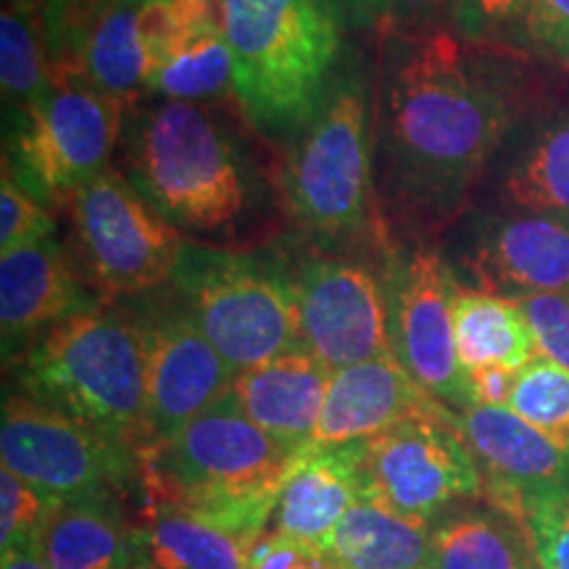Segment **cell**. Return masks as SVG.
Returning a JSON list of instances; mask_svg holds the SVG:
<instances>
[{"label":"cell","mask_w":569,"mask_h":569,"mask_svg":"<svg viewBox=\"0 0 569 569\" xmlns=\"http://www.w3.org/2000/svg\"><path fill=\"white\" fill-rule=\"evenodd\" d=\"M507 46L459 32H382L375 92V209L382 248L438 240L469 211L538 84Z\"/></svg>","instance_id":"cell-1"},{"label":"cell","mask_w":569,"mask_h":569,"mask_svg":"<svg viewBox=\"0 0 569 569\" xmlns=\"http://www.w3.org/2000/svg\"><path fill=\"white\" fill-rule=\"evenodd\" d=\"M117 169L193 243L224 248L272 211V184L219 103L140 98L124 109Z\"/></svg>","instance_id":"cell-2"},{"label":"cell","mask_w":569,"mask_h":569,"mask_svg":"<svg viewBox=\"0 0 569 569\" xmlns=\"http://www.w3.org/2000/svg\"><path fill=\"white\" fill-rule=\"evenodd\" d=\"M375 92L377 67L346 48L317 111L282 151L277 188L284 213L319 248L369 243L382 251L375 209Z\"/></svg>","instance_id":"cell-3"},{"label":"cell","mask_w":569,"mask_h":569,"mask_svg":"<svg viewBox=\"0 0 569 569\" xmlns=\"http://www.w3.org/2000/svg\"><path fill=\"white\" fill-rule=\"evenodd\" d=\"M311 451L282 446L230 393L174 436L140 448V501L201 511L256 546L269 532L284 482Z\"/></svg>","instance_id":"cell-4"},{"label":"cell","mask_w":569,"mask_h":569,"mask_svg":"<svg viewBox=\"0 0 569 569\" xmlns=\"http://www.w3.org/2000/svg\"><path fill=\"white\" fill-rule=\"evenodd\" d=\"M232 98L280 151L303 130L343 61L346 27L325 0H222Z\"/></svg>","instance_id":"cell-5"},{"label":"cell","mask_w":569,"mask_h":569,"mask_svg":"<svg viewBox=\"0 0 569 569\" xmlns=\"http://www.w3.org/2000/svg\"><path fill=\"white\" fill-rule=\"evenodd\" d=\"M13 390L122 440L151 446L146 351L117 303L71 317L34 338L11 365Z\"/></svg>","instance_id":"cell-6"},{"label":"cell","mask_w":569,"mask_h":569,"mask_svg":"<svg viewBox=\"0 0 569 569\" xmlns=\"http://www.w3.org/2000/svg\"><path fill=\"white\" fill-rule=\"evenodd\" d=\"M172 288L234 375L303 348L293 288L280 256L188 240Z\"/></svg>","instance_id":"cell-7"},{"label":"cell","mask_w":569,"mask_h":569,"mask_svg":"<svg viewBox=\"0 0 569 569\" xmlns=\"http://www.w3.org/2000/svg\"><path fill=\"white\" fill-rule=\"evenodd\" d=\"M124 106L74 71H53L48 98L6 122L3 169L46 209L67 211L111 167Z\"/></svg>","instance_id":"cell-8"},{"label":"cell","mask_w":569,"mask_h":569,"mask_svg":"<svg viewBox=\"0 0 569 569\" xmlns=\"http://www.w3.org/2000/svg\"><path fill=\"white\" fill-rule=\"evenodd\" d=\"M71 256L106 303H122L172 284L188 240L130 180L109 167L67 209Z\"/></svg>","instance_id":"cell-9"},{"label":"cell","mask_w":569,"mask_h":569,"mask_svg":"<svg viewBox=\"0 0 569 569\" xmlns=\"http://www.w3.org/2000/svg\"><path fill=\"white\" fill-rule=\"evenodd\" d=\"M0 457L6 469L56 501H140V453L132 446L19 390L3 396Z\"/></svg>","instance_id":"cell-10"},{"label":"cell","mask_w":569,"mask_h":569,"mask_svg":"<svg viewBox=\"0 0 569 569\" xmlns=\"http://www.w3.org/2000/svg\"><path fill=\"white\" fill-rule=\"evenodd\" d=\"M390 353L432 398L457 415L475 407L453 340L459 280L436 240H393L380 251Z\"/></svg>","instance_id":"cell-11"},{"label":"cell","mask_w":569,"mask_h":569,"mask_svg":"<svg viewBox=\"0 0 569 569\" xmlns=\"http://www.w3.org/2000/svg\"><path fill=\"white\" fill-rule=\"evenodd\" d=\"M284 261V259H282ZM301 343L332 372L390 353L380 261L343 251H309L284 261Z\"/></svg>","instance_id":"cell-12"},{"label":"cell","mask_w":569,"mask_h":569,"mask_svg":"<svg viewBox=\"0 0 569 569\" xmlns=\"http://www.w3.org/2000/svg\"><path fill=\"white\" fill-rule=\"evenodd\" d=\"M446 261L461 288L503 296H569V217L546 211H467L446 232Z\"/></svg>","instance_id":"cell-13"},{"label":"cell","mask_w":569,"mask_h":569,"mask_svg":"<svg viewBox=\"0 0 569 569\" xmlns=\"http://www.w3.org/2000/svg\"><path fill=\"white\" fill-rule=\"evenodd\" d=\"M361 478L365 496L425 525L486 498V482L459 436L457 417L411 419L361 440Z\"/></svg>","instance_id":"cell-14"},{"label":"cell","mask_w":569,"mask_h":569,"mask_svg":"<svg viewBox=\"0 0 569 569\" xmlns=\"http://www.w3.org/2000/svg\"><path fill=\"white\" fill-rule=\"evenodd\" d=\"M117 306L138 327L146 351L151 446L232 393L238 375L203 336L172 284Z\"/></svg>","instance_id":"cell-15"},{"label":"cell","mask_w":569,"mask_h":569,"mask_svg":"<svg viewBox=\"0 0 569 569\" xmlns=\"http://www.w3.org/2000/svg\"><path fill=\"white\" fill-rule=\"evenodd\" d=\"M457 430L478 461L490 507L522 517L540 503L569 498V443L546 436L509 407H472Z\"/></svg>","instance_id":"cell-16"},{"label":"cell","mask_w":569,"mask_h":569,"mask_svg":"<svg viewBox=\"0 0 569 569\" xmlns=\"http://www.w3.org/2000/svg\"><path fill=\"white\" fill-rule=\"evenodd\" d=\"M106 301L77 267L61 240L48 238L38 246L0 256V338L3 361L17 356L71 317L101 309Z\"/></svg>","instance_id":"cell-17"},{"label":"cell","mask_w":569,"mask_h":569,"mask_svg":"<svg viewBox=\"0 0 569 569\" xmlns=\"http://www.w3.org/2000/svg\"><path fill=\"white\" fill-rule=\"evenodd\" d=\"M457 411L432 398L393 353L338 369L319 425L315 448H338L377 438L411 419H453Z\"/></svg>","instance_id":"cell-18"},{"label":"cell","mask_w":569,"mask_h":569,"mask_svg":"<svg viewBox=\"0 0 569 569\" xmlns=\"http://www.w3.org/2000/svg\"><path fill=\"white\" fill-rule=\"evenodd\" d=\"M32 551L48 569H153L146 530L124 498L59 501Z\"/></svg>","instance_id":"cell-19"},{"label":"cell","mask_w":569,"mask_h":569,"mask_svg":"<svg viewBox=\"0 0 569 569\" xmlns=\"http://www.w3.org/2000/svg\"><path fill=\"white\" fill-rule=\"evenodd\" d=\"M332 369L296 348L234 377L232 398L246 417L293 451H311Z\"/></svg>","instance_id":"cell-20"},{"label":"cell","mask_w":569,"mask_h":569,"mask_svg":"<svg viewBox=\"0 0 569 569\" xmlns=\"http://www.w3.org/2000/svg\"><path fill=\"white\" fill-rule=\"evenodd\" d=\"M361 496V443L315 448L284 482L272 515V532L325 549L336 525Z\"/></svg>","instance_id":"cell-21"},{"label":"cell","mask_w":569,"mask_h":569,"mask_svg":"<svg viewBox=\"0 0 569 569\" xmlns=\"http://www.w3.org/2000/svg\"><path fill=\"white\" fill-rule=\"evenodd\" d=\"M522 122L503 142L501 206L569 217V111H536Z\"/></svg>","instance_id":"cell-22"},{"label":"cell","mask_w":569,"mask_h":569,"mask_svg":"<svg viewBox=\"0 0 569 569\" xmlns=\"http://www.w3.org/2000/svg\"><path fill=\"white\" fill-rule=\"evenodd\" d=\"M430 569H543L525 522L496 507H459L432 525Z\"/></svg>","instance_id":"cell-23"},{"label":"cell","mask_w":569,"mask_h":569,"mask_svg":"<svg viewBox=\"0 0 569 569\" xmlns=\"http://www.w3.org/2000/svg\"><path fill=\"white\" fill-rule=\"evenodd\" d=\"M138 519L153 569H251L253 543L219 519L169 501H140Z\"/></svg>","instance_id":"cell-24"},{"label":"cell","mask_w":569,"mask_h":569,"mask_svg":"<svg viewBox=\"0 0 569 569\" xmlns=\"http://www.w3.org/2000/svg\"><path fill=\"white\" fill-rule=\"evenodd\" d=\"M432 525L361 496L336 525L327 553L340 569H430Z\"/></svg>","instance_id":"cell-25"},{"label":"cell","mask_w":569,"mask_h":569,"mask_svg":"<svg viewBox=\"0 0 569 569\" xmlns=\"http://www.w3.org/2000/svg\"><path fill=\"white\" fill-rule=\"evenodd\" d=\"M453 340L467 372L480 367L525 369L538 356L536 338L517 301L461 288L453 296Z\"/></svg>","instance_id":"cell-26"},{"label":"cell","mask_w":569,"mask_h":569,"mask_svg":"<svg viewBox=\"0 0 569 569\" xmlns=\"http://www.w3.org/2000/svg\"><path fill=\"white\" fill-rule=\"evenodd\" d=\"M53 84L48 51L46 3L40 0H3L0 13V88L3 117H27L46 101Z\"/></svg>","instance_id":"cell-27"},{"label":"cell","mask_w":569,"mask_h":569,"mask_svg":"<svg viewBox=\"0 0 569 569\" xmlns=\"http://www.w3.org/2000/svg\"><path fill=\"white\" fill-rule=\"evenodd\" d=\"M148 96L184 103H222L232 96V53L224 24L198 32L161 59Z\"/></svg>","instance_id":"cell-28"},{"label":"cell","mask_w":569,"mask_h":569,"mask_svg":"<svg viewBox=\"0 0 569 569\" xmlns=\"http://www.w3.org/2000/svg\"><path fill=\"white\" fill-rule=\"evenodd\" d=\"M509 409L546 436L569 443V369L536 356L519 369Z\"/></svg>","instance_id":"cell-29"},{"label":"cell","mask_w":569,"mask_h":569,"mask_svg":"<svg viewBox=\"0 0 569 569\" xmlns=\"http://www.w3.org/2000/svg\"><path fill=\"white\" fill-rule=\"evenodd\" d=\"M56 503L11 469H0V551L32 549Z\"/></svg>","instance_id":"cell-30"},{"label":"cell","mask_w":569,"mask_h":569,"mask_svg":"<svg viewBox=\"0 0 569 569\" xmlns=\"http://www.w3.org/2000/svg\"><path fill=\"white\" fill-rule=\"evenodd\" d=\"M56 238V219L51 209L19 188V182L3 169L0 184V251L11 253L19 248L38 246Z\"/></svg>","instance_id":"cell-31"},{"label":"cell","mask_w":569,"mask_h":569,"mask_svg":"<svg viewBox=\"0 0 569 569\" xmlns=\"http://www.w3.org/2000/svg\"><path fill=\"white\" fill-rule=\"evenodd\" d=\"M515 51L569 63V0H522Z\"/></svg>","instance_id":"cell-32"},{"label":"cell","mask_w":569,"mask_h":569,"mask_svg":"<svg viewBox=\"0 0 569 569\" xmlns=\"http://www.w3.org/2000/svg\"><path fill=\"white\" fill-rule=\"evenodd\" d=\"M517 303L528 319L538 353L569 369V296H528L519 298Z\"/></svg>","instance_id":"cell-33"},{"label":"cell","mask_w":569,"mask_h":569,"mask_svg":"<svg viewBox=\"0 0 569 569\" xmlns=\"http://www.w3.org/2000/svg\"><path fill=\"white\" fill-rule=\"evenodd\" d=\"M522 0H461L453 32L465 40L515 48Z\"/></svg>","instance_id":"cell-34"},{"label":"cell","mask_w":569,"mask_h":569,"mask_svg":"<svg viewBox=\"0 0 569 569\" xmlns=\"http://www.w3.org/2000/svg\"><path fill=\"white\" fill-rule=\"evenodd\" d=\"M522 522L543 569H569V498L540 503Z\"/></svg>","instance_id":"cell-35"},{"label":"cell","mask_w":569,"mask_h":569,"mask_svg":"<svg viewBox=\"0 0 569 569\" xmlns=\"http://www.w3.org/2000/svg\"><path fill=\"white\" fill-rule=\"evenodd\" d=\"M251 569H340L327 549L269 530L253 546Z\"/></svg>","instance_id":"cell-36"},{"label":"cell","mask_w":569,"mask_h":569,"mask_svg":"<svg viewBox=\"0 0 569 569\" xmlns=\"http://www.w3.org/2000/svg\"><path fill=\"white\" fill-rule=\"evenodd\" d=\"M459 6L461 0H390L388 30H398V32L453 30V27H457Z\"/></svg>","instance_id":"cell-37"},{"label":"cell","mask_w":569,"mask_h":569,"mask_svg":"<svg viewBox=\"0 0 569 569\" xmlns=\"http://www.w3.org/2000/svg\"><path fill=\"white\" fill-rule=\"evenodd\" d=\"M346 30L386 32L390 24V0H325Z\"/></svg>","instance_id":"cell-38"},{"label":"cell","mask_w":569,"mask_h":569,"mask_svg":"<svg viewBox=\"0 0 569 569\" xmlns=\"http://www.w3.org/2000/svg\"><path fill=\"white\" fill-rule=\"evenodd\" d=\"M517 375V369L509 367H480L467 372L475 407H509Z\"/></svg>","instance_id":"cell-39"},{"label":"cell","mask_w":569,"mask_h":569,"mask_svg":"<svg viewBox=\"0 0 569 569\" xmlns=\"http://www.w3.org/2000/svg\"><path fill=\"white\" fill-rule=\"evenodd\" d=\"M0 569H48V567L42 565L40 557L32 549H17V551L3 553V567Z\"/></svg>","instance_id":"cell-40"}]
</instances>
